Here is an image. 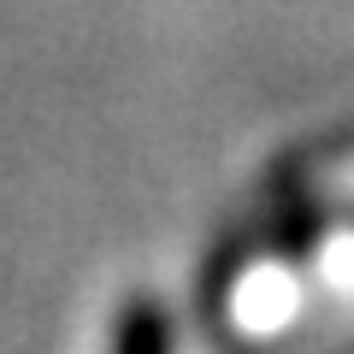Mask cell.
I'll return each instance as SVG.
<instances>
[{"label": "cell", "instance_id": "cell-1", "mask_svg": "<svg viewBox=\"0 0 354 354\" xmlns=\"http://www.w3.org/2000/svg\"><path fill=\"white\" fill-rule=\"evenodd\" d=\"M165 342H171V325L153 307H136V319L118 325V348H165Z\"/></svg>", "mask_w": 354, "mask_h": 354}]
</instances>
